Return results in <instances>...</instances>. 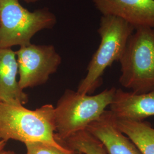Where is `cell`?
I'll use <instances>...</instances> for the list:
<instances>
[{"mask_svg": "<svg viewBox=\"0 0 154 154\" xmlns=\"http://www.w3.org/2000/svg\"><path fill=\"white\" fill-rule=\"evenodd\" d=\"M18 83L23 90L42 85L61 65V56L53 45L30 44L16 51Z\"/></svg>", "mask_w": 154, "mask_h": 154, "instance_id": "8992f818", "label": "cell"}, {"mask_svg": "<svg viewBox=\"0 0 154 154\" xmlns=\"http://www.w3.org/2000/svg\"><path fill=\"white\" fill-rule=\"evenodd\" d=\"M110 107L116 119L143 121L154 116V91L139 94L116 89Z\"/></svg>", "mask_w": 154, "mask_h": 154, "instance_id": "9c48e42d", "label": "cell"}, {"mask_svg": "<svg viewBox=\"0 0 154 154\" xmlns=\"http://www.w3.org/2000/svg\"><path fill=\"white\" fill-rule=\"evenodd\" d=\"M6 144H7V142H6L4 140L0 139V154H1L2 151L5 150Z\"/></svg>", "mask_w": 154, "mask_h": 154, "instance_id": "5bb4252c", "label": "cell"}, {"mask_svg": "<svg viewBox=\"0 0 154 154\" xmlns=\"http://www.w3.org/2000/svg\"><path fill=\"white\" fill-rule=\"evenodd\" d=\"M25 145L26 148V154H83L71 149L63 150L45 143H26Z\"/></svg>", "mask_w": 154, "mask_h": 154, "instance_id": "4fadbf2b", "label": "cell"}, {"mask_svg": "<svg viewBox=\"0 0 154 154\" xmlns=\"http://www.w3.org/2000/svg\"><path fill=\"white\" fill-rule=\"evenodd\" d=\"M135 30L119 60V82L135 93L154 91V29Z\"/></svg>", "mask_w": 154, "mask_h": 154, "instance_id": "277c9868", "label": "cell"}, {"mask_svg": "<svg viewBox=\"0 0 154 154\" xmlns=\"http://www.w3.org/2000/svg\"><path fill=\"white\" fill-rule=\"evenodd\" d=\"M103 16L119 17L139 28L154 29V0H92Z\"/></svg>", "mask_w": 154, "mask_h": 154, "instance_id": "52a82bcc", "label": "cell"}, {"mask_svg": "<svg viewBox=\"0 0 154 154\" xmlns=\"http://www.w3.org/2000/svg\"><path fill=\"white\" fill-rule=\"evenodd\" d=\"M1 154H15L14 152L13 151H6L4 150Z\"/></svg>", "mask_w": 154, "mask_h": 154, "instance_id": "9a60e30c", "label": "cell"}, {"mask_svg": "<svg viewBox=\"0 0 154 154\" xmlns=\"http://www.w3.org/2000/svg\"><path fill=\"white\" fill-rule=\"evenodd\" d=\"M134 30L132 25L119 17L109 15L102 17L98 31L100 44L88 64L86 77L78 86V93H92L99 86L106 68L121 60Z\"/></svg>", "mask_w": 154, "mask_h": 154, "instance_id": "3957f363", "label": "cell"}, {"mask_svg": "<svg viewBox=\"0 0 154 154\" xmlns=\"http://www.w3.org/2000/svg\"></svg>", "mask_w": 154, "mask_h": 154, "instance_id": "e0dca14e", "label": "cell"}, {"mask_svg": "<svg viewBox=\"0 0 154 154\" xmlns=\"http://www.w3.org/2000/svg\"><path fill=\"white\" fill-rule=\"evenodd\" d=\"M116 90L115 88H107L94 95L66 90L54 107L57 140L61 143L75 133L86 130L110 106Z\"/></svg>", "mask_w": 154, "mask_h": 154, "instance_id": "7a4b0ae2", "label": "cell"}, {"mask_svg": "<svg viewBox=\"0 0 154 154\" xmlns=\"http://www.w3.org/2000/svg\"><path fill=\"white\" fill-rule=\"evenodd\" d=\"M55 23L56 17L47 9L30 11L19 0H0V48L29 45L36 33Z\"/></svg>", "mask_w": 154, "mask_h": 154, "instance_id": "5b68a950", "label": "cell"}, {"mask_svg": "<svg viewBox=\"0 0 154 154\" xmlns=\"http://www.w3.org/2000/svg\"><path fill=\"white\" fill-rule=\"evenodd\" d=\"M24 1L28 2V3H33V2H37L39 0H23Z\"/></svg>", "mask_w": 154, "mask_h": 154, "instance_id": "2e32d148", "label": "cell"}, {"mask_svg": "<svg viewBox=\"0 0 154 154\" xmlns=\"http://www.w3.org/2000/svg\"><path fill=\"white\" fill-rule=\"evenodd\" d=\"M54 107L43 105L35 110L23 106L0 103V139L8 142L42 143L67 150L55 135Z\"/></svg>", "mask_w": 154, "mask_h": 154, "instance_id": "6da1fadb", "label": "cell"}, {"mask_svg": "<svg viewBox=\"0 0 154 154\" xmlns=\"http://www.w3.org/2000/svg\"><path fill=\"white\" fill-rule=\"evenodd\" d=\"M61 143L83 154H107L102 143L86 130L75 133Z\"/></svg>", "mask_w": 154, "mask_h": 154, "instance_id": "7c38bea8", "label": "cell"}, {"mask_svg": "<svg viewBox=\"0 0 154 154\" xmlns=\"http://www.w3.org/2000/svg\"><path fill=\"white\" fill-rule=\"evenodd\" d=\"M86 130L102 143L107 154H141L116 126L115 118L110 110H106Z\"/></svg>", "mask_w": 154, "mask_h": 154, "instance_id": "ba28073f", "label": "cell"}, {"mask_svg": "<svg viewBox=\"0 0 154 154\" xmlns=\"http://www.w3.org/2000/svg\"><path fill=\"white\" fill-rule=\"evenodd\" d=\"M16 51L11 48H0V103L23 106L29 97L20 87Z\"/></svg>", "mask_w": 154, "mask_h": 154, "instance_id": "30bf717a", "label": "cell"}, {"mask_svg": "<svg viewBox=\"0 0 154 154\" xmlns=\"http://www.w3.org/2000/svg\"><path fill=\"white\" fill-rule=\"evenodd\" d=\"M115 119L119 129L132 141L141 154H154V128L149 122L116 118Z\"/></svg>", "mask_w": 154, "mask_h": 154, "instance_id": "8fae6325", "label": "cell"}]
</instances>
